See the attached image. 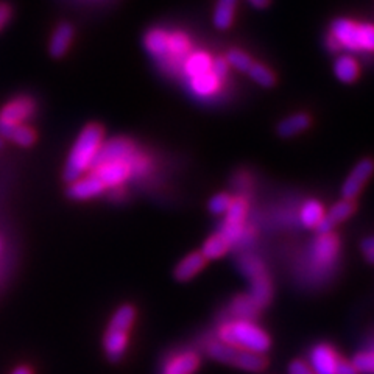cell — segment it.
Instances as JSON below:
<instances>
[{"label": "cell", "mask_w": 374, "mask_h": 374, "mask_svg": "<svg viewBox=\"0 0 374 374\" xmlns=\"http://www.w3.org/2000/svg\"><path fill=\"white\" fill-rule=\"evenodd\" d=\"M134 158H136V148H134L131 140L117 138L108 140L107 144H102L97 158L94 161V166L112 161H133Z\"/></svg>", "instance_id": "cell-10"}, {"label": "cell", "mask_w": 374, "mask_h": 374, "mask_svg": "<svg viewBox=\"0 0 374 374\" xmlns=\"http://www.w3.org/2000/svg\"><path fill=\"white\" fill-rule=\"evenodd\" d=\"M206 262L208 260L203 258L201 253H190L175 268V279L181 282L190 281L203 270Z\"/></svg>", "instance_id": "cell-17"}, {"label": "cell", "mask_w": 374, "mask_h": 374, "mask_svg": "<svg viewBox=\"0 0 374 374\" xmlns=\"http://www.w3.org/2000/svg\"><path fill=\"white\" fill-rule=\"evenodd\" d=\"M167 41H168V32L162 30V28H152L150 32L145 34L144 46L147 52L154 58L162 61L167 55Z\"/></svg>", "instance_id": "cell-18"}, {"label": "cell", "mask_w": 374, "mask_h": 374, "mask_svg": "<svg viewBox=\"0 0 374 374\" xmlns=\"http://www.w3.org/2000/svg\"><path fill=\"white\" fill-rule=\"evenodd\" d=\"M220 83L222 81L218 80L213 72H208L200 76H195V79H190L189 86L195 95L209 97V95H214L217 91L220 89Z\"/></svg>", "instance_id": "cell-23"}, {"label": "cell", "mask_w": 374, "mask_h": 374, "mask_svg": "<svg viewBox=\"0 0 374 374\" xmlns=\"http://www.w3.org/2000/svg\"><path fill=\"white\" fill-rule=\"evenodd\" d=\"M231 243L225 236H222L220 232H215L213 237H209L206 242L203 245L201 254L203 258L206 260H214V259H220L225 256L229 250H231Z\"/></svg>", "instance_id": "cell-26"}, {"label": "cell", "mask_w": 374, "mask_h": 374, "mask_svg": "<svg viewBox=\"0 0 374 374\" xmlns=\"http://www.w3.org/2000/svg\"><path fill=\"white\" fill-rule=\"evenodd\" d=\"M340 361L342 359L338 357L337 351L330 345L320 343L310 351L309 368L314 374H335Z\"/></svg>", "instance_id": "cell-11"}, {"label": "cell", "mask_w": 374, "mask_h": 374, "mask_svg": "<svg viewBox=\"0 0 374 374\" xmlns=\"http://www.w3.org/2000/svg\"><path fill=\"white\" fill-rule=\"evenodd\" d=\"M211 65H213V58L206 52H195L190 53L186 61L182 62V69H185L186 75L190 79L200 76L203 74L211 72Z\"/></svg>", "instance_id": "cell-21"}, {"label": "cell", "mask_w": 374, "mask_h": 374, "mask_svg": "<svg viewBox=\"0 0 374 374\" xmlns=\"http://www.w3.org/2000/svg\"><path fill=\"white\" fill-rule=\"evenodd\" d=\"M248 2L254 6V8L262 10V8H267L268 4H270V0H248Z\"/></svg>", "instance_id": "cell-39"}, {"label": "cell", "mask_w": 374, "mask_h": 374, "mask_svg": "<svg viewBox=\"0 0 374 374\" xmlns=\"http://www.w3.org/2000/svg\"><path fill=\"white\" fill-rule=\"evenodd\" d=\"M133 161L103 162V164L93 167V175L95 176V178L102 181V185L105 187L116 189L130 178V175L133 173V168H134Z\"/></svg>", "instance_id": "cell-7"}, {"label": "cell", "mask_w": 374, "mask_h": 374, "mask_svg": "<svg viewBox=\"0 0 374 374\" xmlns=\"http://www.w3.org/2000/svg\"><path fill=\"white\" fill-rule=\"evenodd\" d=\"M356 211V204L351 200H342L335 203L333 208H330L326 214H324L323 220L320 222L319 227H316V231L319 234H328V232H333V229L340 225L342 222L348 220V218L354 214Z\"/></svg>", "instance_id": "cell-14"}, {"label": "cell", "mask_w": 374, "mask_h": 374, "mask_svg": "<svg viewBox=\"0 0 374 374\" xmlns=\"http://www.w3.org/2000/svg\"><path fill=\"white\" fill-rule=\"evenodd\" d=\"M103 347L109 361L119 362L123 357L126 347H128V333L108 328L103 338Z\"/></svg>", "instance_id": "cell-16"}, {"label": "cell", "mask_w": 374, "mask_h": 374, "mask_svg": "<svg viewBox=\"0 0 374 374\" xmlns=\"http://www.w3.org/2000/svg\"><path fill=\"white\" fill-rule=\"evenodd\" d=\"M218 340L258 354H265L272 347V340L265 330L250 320H232L222 324L218 329Z\"/></svg>", "instance_id": "cell-2"}, {"label": "cell", "mask_w": 374, "mask_h": 374, "mask_svg": "<svg viewBox=\"0 0 374 374\" xmlns=\"http://www.w3.org/2000/svg\"><path fill=\"white\" fill-rule=\"evenodd\" d=\"M74 41V27L69 22H61L52 33L51 42H48V52L53 58H62L69 51Z\"/></svg>", "instance_id": "cell-15"}, {"label": "cell", "mask_w": 374, "mask_h": 374, "mask_svg": "<svg viewBox=\"0 0 374 374\" xmlns=\"http://www.w3.org/2000/svg\"><path fill=\"white\" fill-rule=\"evenodd\" d=\"M237 0H217L215 10H214V25L217 30H228L232 25L236 14Z\"/></svg>", "instance_id": "cell-24"}, {"label": "cell", "mask_w": 374, "mask_h": 374, "mask_svg": "<svg viewBox=\"0 0 374 374\" xmlns=\"http://www.w3.org/2000/svg\"><path fill=\"white\" fill-rule=\"evenodd\" d=\"M359 62L354 56L340 55L334 62V74L342 83H354L359 79Z\"/></svg>", "instance_id": "cell-20"}, {"label": "cell", "mask_w": 374, "mask_h": 374, "mask_svg": "<svg viewBox=\"0 0 374 374\" xmlns=\"http://www.w3.org/2000/svg\"><path fill=\"white\" fill-rule=\"evenodd\" d=\"M190 48H192V44H190V39L186 33H168L167 55L161 62H164V67L167 70H178V67H182V62L190 55Z\"/></svg>", "instance_id": "cell-9"}, {"label": "cell", "mask_w": 374, "mask_h": 374, "mask_svg": "<svg viewBox=\"0 0 374 374\" xmlns=\"http://www.w3.org/2000/svg\"><path fill=\"white\" fill-rule=\"evenodd\" d=\"M231 201H232V196L229 194H225V192L217 194L209 200V211L215 215L227 214V211L231 206Z\"/></svg>", "instance_id": "cell-33"}, {"label": "cell", "mask_w": 374, "mask_h": 374, "mask_svg": "<svg viewBox=\"0 0 374 374\" xmlns=\"http://www.w3.org/2000/svg\"><path fill=\"white\" fill-rule=\"evenodd\" d=\"M4 138L13 140V142H16L20 147H32L34 140H36V134H34L33 128H30L27 123H22L13 126V128L6 131Z\"/></svg>", "instance_id": "cell-29"}, {"label": "cell", "mask_w": 374, "mask_h": 374, "mask_svg": "<svg viewBox=\"0 0 374 374\" xmlns=\"http://www.w3.org/2000/svg\"><path fill=\"white\" fill-rule=\"evenodd\" d=\"M246 74L251 76V80L256 81L259 86L262 88H272L273 84L276 83V76H274V74L267 66L260 65V62H253Z\"/></svg>", "instance_id": "cell-30"}, {"label": "cell", "mask_w": 374, "mask_h": 374, "mask_svg": "<svg viewBox=\"0 0 374 374\" xmlns=\"http://www.w3.org/2000/svg\"><path fill=\"white\" fill-rule=\"evenodd\" d=\"M241 270L251 282L250 298L262 309L272 301L273 296V284L262 260L251 256H243L241 259Z\"/></svg>", "instance_id": "cell-4"}, {"label": "cell", "mask_w": 374, "mask_h": 374, "mask_svg": "<svg viewBox=\"0 0 374 374\" xmlns=\"http://www.w3.org/2000/svg\"><path fill=\"white\" fill-rule=\"evenodd\" d=\"M246 214H248V201L242 199V196L232 199L231 206L225 214L223 227L218 231L222 236L228 239L231 245H234L243 236Z\"/></svg>", "instance_id": "cell-6"}, {"label": "cell", "mask_w": 374, "mask_h": 374, "mask_svg": "<svg viewBox=\"0 0 374 374\" xmlns=\"http://www.w3.org/2000/svg\"><path fill=\"white\" fill-rule=\"evenodd\" d=\"M335 374H359V373H357V370L354 368V366H352L351 362L340 361V362H338Z\"/></svg>", "instance_id": "cell-38"}, {"label": "cell", "mask_w": 374, "mask_h": 374, "mask_svg": "<svg viewBox=\"0 0 374 374\" xmlns=\"http://www.w3.org/2000/svg\"><path fill=\"white\" fill-rule=\"evenodd\" d=\"M228 61L225 56H217L213 60V65H211V72H213L218 80L223 81L228 75Z\"/></svg>", "instance_id": "cell-34"}, {"label": "cell", "mask_w": 374, "mask_h": 374, "mask_svg": "<svg viewBox=\"0 0 374 374\" xmlns=\"http://www.w3.org/2000/svg\"><path fill=\"white\" fill-rule=\"evenodd\" d=\"M323 217H324V208L320 201L309 200L302 204L300 220L306 228L316 229V227H319L320 222L323 220Z\"/></svg>", "instance_id": "cell-27"}, {"label": "cell", "mask_w": 374, "mask_h": 374, "mask_svg": "<svg viewBox=\"0 0 374 374\" xmlns=\"http://www.w3.org/2000/svg\"><path fill=\"white\" fill-rule=\"evenodd\" d=\"M351 363L357 370L359 374H373V368H374L373 351L366 349V351L357 352L354 359L351 361Z\"/></svg>", "instance_id": "cell-32"}, {"label": "cell", "mask_w": 374, "mask_h": 374, "mask_svg": "<svg viewBox=\"0 0 374 374\" xmlns=\"http://www.w3.org/2000/svg\"><path fill=\"white\" fill-rule=\"evenodd\" d=\"M310 126V119L305 112H298V114H292L286 117L284 121H281L278 125V134L281 138H293L296 134L306 131Z\"/></svg>", "instance_id": "cell-22"}, {"label": "cell", "mask_w": 374, "mask_h": 374, "mask_svg": "<svg viewBox=\"0 0 374 374\" xmlns=\"http://www.w3.org/2000/svg\"><path fill=\"white\" fill-rule=\"evenodd\" d=\"M199 365L200 361L195 352H181L166 365L164 374H194Z\"/></svg>", "instance_id": "cell-19"}, {"label": "cell", "mask_w": 374, "mask_h": 374, "mask_svg": "<svg viewBox=\"0 0 374 374\" xmlns=\"http://www.w3.org/2000/svg\"><path fill=\"white\" fill-rule=\"evenodd\" d=\"M371 173H373L371 159H362L361 162H357L356 167L352 168L351 173L348 175L347 181L343 182V187H342L343 200L354 201L356 196L362 192L366 181L370 180Z\"/></svg>", "instance_id": "cell-12"}, {"label": "cell", "mask_w": 374, "mask_h": 374, "mask_svg": "<svg viewBox=\"0 0 374 374\" xmlns=\"http://www.w3.org/2000/svg\"><path fill=\"white\" fill-rule=\"evenodd\" d=\"M11 374H33V371L28 366H18Z\"/></svg>", "instance_id": "cell-40"}, {"label": "cell", "mask_w": 374, "mask_h": 374, "mask_svg": "<svg viewBox=\"0 0 374 374\" xmlns=\"http://www.w3.org/2000/svg\"><path fill=\"white\" fill-rule=\"evenodd\" d=\"M338 258V239L328 232V234H319L312 243V260L319 270H329L337 262Z\"/></svg>", "instance_id": "cell-8"}, {"label": "cell", "mask_w": 374, "mask_h": 374, "mask_svg": "<svg viewBox=\"0 0 374 374\" xmlns=\"http://www.w3.org/2000/svg\"><path fill=\"white\" fill-rule=\"evenodd\" d=\"M134 320H136V309L130 305H123L116 310L114 315H112V319L109 321V329L128 333Z\"/></svg>", "instance_id": "cell-28"}, {"label": "cell", "mask_w": 374, "mask_h": 374, "mask_svg": "<svg viewBox=\"0 0 374 374\" xmlns=\"http://www.w3.org/2000/svg\"><path fill=\"white\" fill-rule=\"evenodd\" d=\"M362 253L365 254L366 260H368L370 264H373V254H374V242H373V237H366L365 241L362 242Z\"/></svg>", "instance_id": "cell-37"}, {"label": "cell", "mask_w": 374, "mask_h": 374, "mask_svg": "<svg viewBox=\"0 0 374 374\" xmlns=\"http://www.w3.org/2000/svg\"><path fill=\"white\" fill-rule=\"evenodd\" d=\"M227 61H228V66H232L234 69L241 70V72H248V69L254 62L250 58V55H246L245 52L239 51V48H232V51L228 52Z\"/></svg>", "instance_id": "cell-31"}, {"label": "cell", "mask_w": 374, "mask_h": 374, "mask_svg": "<svg viewBox=\"0 0 374 374\" xmlns=\"http://www.w3.org/2000/svg\"><path fill=\"white\" fill-rule=\"evenodd\" d=\"M105 187L102 185V181L95 178V176L91 175H83L79 180L72 181L67 187V196L70 200L76 201H86L91 199H95L100 194L105 192Z\"/></svg>", "instance_id": "cell-13"}, {"label": "cell", "mask_w": 374, "mask_h": 374, "mask_svg": "<svg viewBox=\"0 0 374 374\" xmlns=\"http://www.w3.org/2000/svg\"><path fill=\"white\" fill-rule=\"evenodd\" d=\"M329 36L333 38L340 51L371 52L374 47V30L371 24H356L349 19H335L330 25Z\"/></svg>", "instance_id": "cell-3"}, {"label": "cell", "mask_w": 374, "mask_h": 374, "mask_svg": "<svg viewBox=\"0 0 374 374\" xmlns=\"http://www.w3.org/2000/svg\"><path fill=\"white\" fill-rule=\"evenodd\" d=\"M103 138L105 131L98 123H89L81 130L65 167V181L69 185L93 168L98 150L103 144Z\"/></svg>", "instance_id": "cell-1"}, {"label": "cell", "mask_w": 374, "mask_h": 374, "mask_svg": "<svg viewBox=\"0 0 374 374\" xmlns=\"http://www.w3.org/2000/svg\"><path fill=\"white\" fill-rule=\"evenodd\" d=\"M0 148H2V139H0Z\"/></svg>", "instance_id": "cell-41"}, {"label": "cell", "mask_w": 374, "mask_h": 374, "mask_svg": "<svg viewBox=\"0 0 374 374\" xmlns=\"http://www.w3.org/2000/svg\"><path fill=\"white\" fill-rule=\"evenodd\" d=\"M36 111V102L28 95L14 97L0 111V138L16 125L25 123Z\"/></svg>", "instance_id": "cell-5"}, {"label": "cell", "mask_w": 374, "mask_h": 374, "mask_svg": "<svg viewBox=\"0 0 374 374\" xmlns=\"http://www.w3.org/2000/svg\"><path fill=\"white\" fill-rule=\"evenodd\" d=\"M229 310H231V315L234 316V320L253 321V319H256L258 316L260 307L250 298V295H242L232 301Z\"/></svg>", "instance_id": "cell-25"}, {"label": "cell", "mask_w": 374, "mask_h": 374, "mask_svg": "<svg viewBox=\"0 0 374 374\" xmlns=\"http://www.w3.org/2000/svg\"><path fill=\"white\" fill-rule=\"evenodd\" d=\"M288 374H314L309 365L302 361H293L288 365Z\"/></svg>", "instance_id": "cell-36"}, {"label": "cell", "mask_w": 374, "mask_h": 374, "mask_svg": "<svg viewBox=\"0 0 374 374\" xmlns=\"http://www.w3.org/2000/svg\"><path fill=\"white\" fill-rule=\"evenodd\" d=\"M11 16H13V10H11L10 4L0 2V32H2L5 25L10 22Z\"/></svg>", "instance_id": "cell-35"}]
</instances>
